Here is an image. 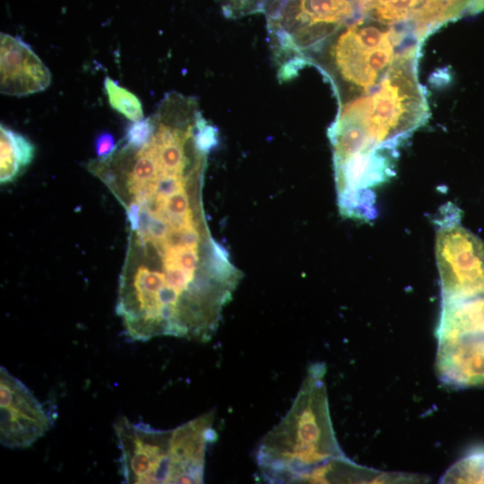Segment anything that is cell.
I'll list each match as a JSON object with an SVG mask.
<instances>
[{
  "mask_svg": "<svg viewBox=\"0 0 484 484\" xmlns=\"http://www.w3.org/2000/svg\"><path fill=\"white\" fill-rule=\"evenodd\" d=\"M417 56L418 48L371 91L339 105L329 137L339 205L348 216L363 220L376 217V188L393 175L397 143L428 116Z\"/></svg>",
  "mask_w": 484,
  "mask_h": 484,
  "instance_id": "6da1fadb",
  "label": "cell"
},
{
  "mask_svg": "<svg viewBox=\"0 0 484 484\" xmlns=\"http://www.w3.org/2000/svg\"><path fill=\"white\" fill-rule=\"evenodd\" d=\"M358 15L354 0H279L265 14L280 81H289L309 56Z\"/></svg>",
  "mask_w": 484,
  "mask_h": 484,
  "instance_id": "8992f818",
  "label": "cell"
},
{
  "mask_svg": "<svg viewBox=\"0 0 484 484\" xmlns=\"http://www.w3.org/2000/svg\"><path fill=\"white\" fill-rule=\"evenodd\" d=\"M359 15L405 29L420 39L469 9V0H354Z\"/></svg>",
  "mask_w": 484,
  "mask_h": 484,
  "instance_id": "ba28073f",
  "label": "cell"
},
{
  "mask_svg": "<svg viewBox=\"0 0 484 484\" xmlns=\"http://www.w3.org/2000/svg\"><path fill=\"white\" fill-rule=\"evenodd\" d=\"M11 138L20 167L24 168L30 164L35 154L33 143L23 134L13 130H11Z\"/></svg>",
  "mask_w": 484,
  "mask_h": 484,
  "instance_id": "2e32d148",
  "label": "cell"
},
{
  "mask_svg": "<svg viewBox=\"0 0 484 484\" xmlns=\"http://www.w3.org/2000/svg\"><path fill=\"white\" fill-rule=\"evenodd\" d=\"M93 145L99 160L109 157L116 151L117 146L113 134L106 131L96 135Z\"/></svg>",
  "mask_w": 484,
  "mask_h": 484,
  "instance_id": "e0dca14e",
  "label": "cell"
},
{
  "mask_svg": "<svg viewBox=\"0 0 484 484\" xmlns=\"http://www.w3.org/2000/svg\"><path fill=\"white\" fill-rule=\"evenodd\" d=\"M162 259L172 262L186 271L196 274L199 260L197 247H169L164 251Z\"/></svg>",
  "mask_w": 484,
  "mask_h": 484,
  "instance_id": "9a60e30c",
  "label": "cell"
},
{
  "mask_svg": "<svg viewBox=\"0 0 484 484\" xmlns=\"http://www.w3.org/2000/svg\"><path fill=\"white\" fill-rule=\"evenodd\" d=\"M322 363L311 365L283 419L264 437L256 462L271 483L324 482L328 471L347 458L329 412Z\"/></svg>",
  "mask_w": 484,
  "mask_h": 484,
  "instance_id": "7a4b0ae2",
  "label": "cell"
},
{
  "mask_svg": "<svg viewBox=\"0 0 484 484\" xmlns=\"http://www.w3.org/2000/svg\"><path fill=\"white\" fill-rule=\"evenodd\" d=\"M153 130L154 122L151 116L130 123L125 128V146L131 149L142 147L151 138Z\"/></svg>",
  "mask_w": 484,
  "mask_h": 484,
  "instance_id": "5bb4252c",
  "label": "cell"
},
{
  "mask_svg": "<svg viewBox=\"0 0 484 484\" xmlns=\"http://www.w3.org/2000/svg\"><path fill=\"white\" fill-rule=\"evenodd\" d=\"M11 130L4 125L0 126L2 184L13 181L22 169L13 150Z\"/></svg>",
  "mask_w": 484,
  "mask_h": 484,
  "instance_id": "4fadbf2b",
  "label": "cell"
},
{
  "mask_svg": "<svg viewBox=\"0 0 484 484\" xmlns=\"http://www.w3.org/2000/svg\"><path fill=\"white\" fill-rule=\"evenodd\" d=\"M104 88L111 108L132 122L143 119V110L139 98L119 85L112 78L106 76Z\"/></svg>",
  "mask_w": 484,
  "mask_h": 484,
  "instance_id": "8fae6325",
  "label": "cell"
},
{
  "mask_svg": "<svg viewBox=\"0 0 484 484\" xmlns=\"http://www.w3.org/2000/svg\"><path fill=\"white\" fill-rule=\"evenodd\" d=\"M0 89L11 96H26L46 90L51 73L30 46L21 38L0 34Z\"/></svg>",
  "mask_w": 484,
  "mask_h": 484,
  "instance_id": "9c48e42d",
  "label": "cell"
},
{
  "mask_svg": "<svg viewBox=\"0 0 484 484\" xmlns=\"http://www.w3.org/2000/svg\"><path fill=\"white\" fill-rule=\"evenodd\" d=\"M419 39L409 30L359 15L308 57L328 78L342 105L376 88Z\"/></svg>",
  "mask_w": 484,
  "mask_h": 484,
  "instance_id": "277c9868",
  "label": "cell"
},
{
  "mask_svg": "<svg viewBox=\"0 0 484 484\" xmlns=\"http://www.w3.org/2000/svg\"><path fill=\"white\" fill-rule=\"evenodd\" d=\"M440 483H484V447L473 448L453 464Z\"/></svg>",
  "mask_w": 484,
  "mask_h": 484,
  "instance_id": "30bf717a",
  "label": "cell"
},
{
  "mask_svg": "<svg viewBox=\"0 0 484 484\" xmlns=\"http://www.w3.org/2000/svg\"><path fill=\"white\" fill-rule=\"evenodd\" d=\"M223 14L237 19L247 15L266 14L279 0H218Z\"/></svg>",
  "mask_w": 484,
  "mask_h": 484,
  "instance_id": "7c38bea8",
  "label": "cell"
},
{
  "mask_svg": "<svg viewBox=\"0 0 484 484\" xmlns=\"http://www.w3.org/2000/svg\"><path fill=\"white\" fill-rule=\"evenodd\" d=\"M141 210V205L135 201L132 202L128 206L127 218L133 230L137 231L139 229Z\"/></svg>",
  "mask_w": 484,
  "mask_h": 484,
  "instance_id": "ac0fdd59",
  "label": "cell"
},
{
  "mask_svg": "<svg viewBox=\"0 0 484 484\" xmlns=\"http://www.w3.org/2000/svg\"><path fill=\"white\" fill-rule=\"evenodd\" d=\"M212 411L172 429L122 417L114 425L125 483H203L205 454L216 438Z\"/></svg>",
  "mask_w": 484,
  "mask_h": 484,
  "instance_id": "3957f363",
  "label": "cell"
},
{
  "mask_svg": "<svg viewBox=\"0 0 484 484\" xmlns=\"http://www.w3.org/2000/svg\"><path fill=\"white\" fill-rule=\"evenodd\" d=\"M436 368L454 389L484 386V283L442 285Z\"/></svg>",
  "mask_w": 484,
  "mask_h": 484,
  "instance_id": "5b68a950",
  "label": "cell"
},
{
  "mask_svg": "<svg viewBox=\"0 0 484 484\" xmlns=\"http://www.w3.org/2000/svg\"><path fill=\"white\" fill-rule=\"evenodd\" d=\"M0 440L4 446H30L50 428L46 408L29 388L4 367L0 368Z\"/></svg>",
  "mask_w": 484,
  "mask_h": 484,
  "instance_id": "52a82bcc",
  "label": "cell"
}]
</instances>
